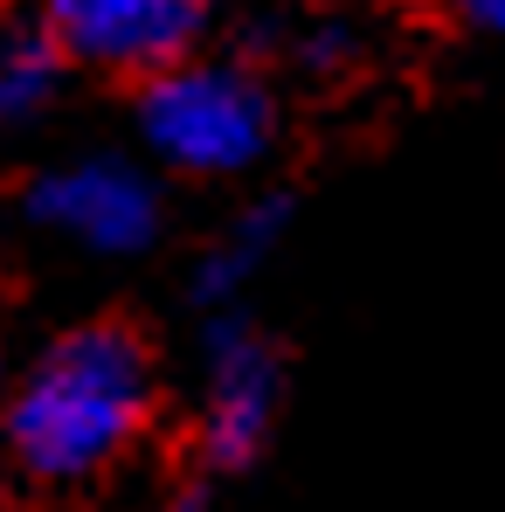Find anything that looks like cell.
Wrapping results in <instances>:
<instances>
[{
    "label": "cell",
    "mask_w": 505,
    "mask_h": 512,
    "mask_svg": "<svg viewBox=\"0 0 505 512\" xmlns=\"http://www.w3.org/2000/svg\"><path fill=\"white\" fill-rule=\"evenodd\" d=\"M153 402V346L118 319H90L28 360V374L7 388L0 429L35 485L77 492L132 457V443L153 429Z\"/></svg>",
    "instance_id": "obj_1"
},
{
    "label": "cell",
    "mask_w": 505,
    "mask_h": 512,
    "mask_svg": "<svg viewBox=\"0 0 505 512\" xmlns=\"http://www.w3.org/2000/svg\"><path fill=\"white\" fill-rule=\"evenodd\" d=\"M139 139L167 173L243 180L277 146V97L250 63L187 56L139 84Z\"/></svg>",
    "instance_id": "obj_2"
},
{
    "label": "cell",
    "mask_w": 505,
    "mask_h": 512,
    "mask_svg": "<svg viewBox=\"0 0 505 512\" xmlns=\"http://www.w3.org/2000/svg\"><path fill=\"white\" fill-rule=\"evenodd\" d=\"M21 215L49 243L97 256V263H132L167 236L160 180L125 153H77V160L42 167L21 187Z\"/></svg>",
    "instance_id": "obj_3"
},
{
    "label": "cell",
    "mask_w": 505,
    "mask_h": 512,
    "mask_svg": "<svg viewBox=\"0 0 505 512\" xmlns=\"http://www.w3.org/2000/svg\"><path fill=\"white\" fill-rule=\"evenodd\" d=\"M284 409V353L250 312H215L201 333V416L194 443L208 471H250Z\"/></svg>",
    "instance_id": "obj_4"
},
{
    "label": "cell",
    "mask_w": 505,
    "mask_h": 512,
    "mask_svg": "<svg viewBox=\"0 0 505 512\" xmlns=\"http://www.w3.org/2000/svg\"><path fill=\"white\" fill-rule=\"evenodd\" d=\"M63 63L104 77H160L194 56L208 35V0H49V28Z\"/></svg>",
    "instance_id": "obj_5"
},
{
    "label": "cell",
    "mask_w": 505,
    "mask_h": 512,
    "mask_svg": "<svg viewBox=\"0 0 505 512\" xmlns=\"http://www.w3.org/2000/svg\"><path fill=\"white\" fill-rule=\"evenodd\" d=\"M284 222H291V201H284V194H256V201H243V208L208 236V250L194 256L187 298H194L208 319H215V312H243L250 284L263 277V263H270L277 243H284Z\"/></svg>",
    "instance_id": "obj_6"
},
{
    "label": "cell",
    "mask_w": 505,
    "mask_h": 512,
    "mask_svg": "<svg viewBox=\"0 0 505 512\" xmlns=\"http://www.w3.org/2000/svg\"><path fill=\"white\" fill-rule=\"evenodd\" d=\"M56 90H63V56L49 35H28V28L0 35V139L28 132L56 104Z\"/></svg>",
    "instance_id": "obj_7"
},
{
    "label": "cell",
    "mask_w": 505,
    "mask_h": 512,
    "mask_svg": "<svg viewBox=\"0 0 505 512\" xmlns=\"http://www.w3.org/2000/svg\"><path fill=\"white\" fill-rule=\"evenodd\" d=\"M291 56H298L305 70L333 77V70H346V63L360 56V28H353V21H339V14H326V21H312V28H298Z\"/></svg>",
    "instance_id": "obj_8"
},
{
    "label": "cell",
    "mask_w": 505,
    "mask_h": 512,
    "mask_svg": "<svg viewBox=\"0 0 505 512\" xmlns=\"http://www.w3.org/2000/svg\"><path fill=\"white\" fill-rule=\"evenodd\" d=\"M478 35H492V42H505V0H450Z\"/></svg>",
    "instance_id": "obj_9"
},
{
    "label": "cell",
    "mask_w": 505,
    "mask_h": 512,
    "mask_svg": "<svg viewBox=\"0 0 505 512\" xmlns=\"http://www.w3.org/2000/svg\"><path fill=\"white\" fill-rule=\"evenodd\" d=\"M153 512H215V499H208L201 485H187V492H173V499H160Z\"/></svg>",
    "instance_id": "obj_10"
}]
</instances>
